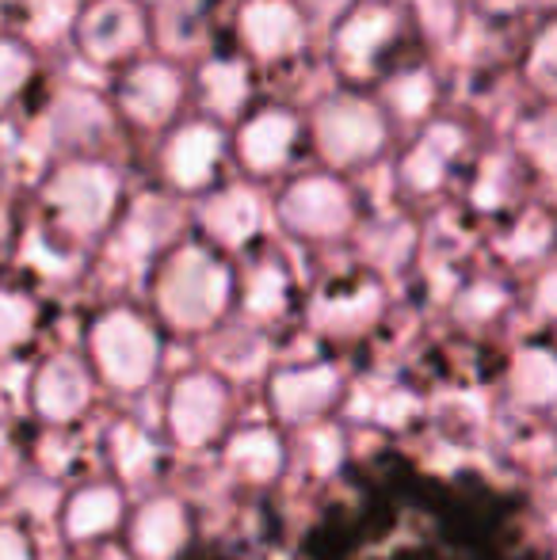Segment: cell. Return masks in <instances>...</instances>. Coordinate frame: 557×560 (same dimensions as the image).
I'll return each mask as SVG.
<instances>
[{
	"label": "cell",
	"instance_id": "6da1fadb",
	"mask_svg": "<svg viewBox=\"0 0 557 560\" xmlns=\"http://www.w3.org/2000/svg\"><path fill=\"white\" fill-rule=\"evenodd\" d=\"M130 195L119 156H61L38 176V214L46 236L84 252L107 236Z\"/></svg>",
	"mask_w": 557,
	"mask_h": 560
},
{
	"label": "cell",
	"instance_id": "7a4b0ae2",
	"mask_svg": "<svg viewBox=\"0 0 557 560\" xmlns=\"http://www.w3.org/2000/svg\"><path fill=\"white\" fill-rule=\"evenodd\" d=\"M302 104L310 161L356 179L367 172H386L397 149V130L371 89L321 81L310 96H302Z\"/></svg>",
	"mask_w": 557,
	"mask_h": 560
},
{
	"label": "cell",
	"instance_id": "3957f363",
	"mask_svg": "<svg viewBox=\"0 0 557 560\" xmlns=\"http://www.w3.org/2000/svg\"><path fill=\"white\" fill-rule=\"evenodd\" d=\"M489 122L462 107H446L436 118H428L413 133L397 141L390 156V195L405 207H428V202L459 199L462 179L474 164L477 149L485 145Z\"/></svg>",
	"mask_w": 557,
	"mask_h": 560
},
{
	"label": "cell",
	"instance_id": "277c9868",
	"mask_svg": "<svg viewBox=\"0 0 557 560\" xmlns=\"http://www.w3.org/2000/svg\"><path fill=\"white\" fill-rule=\"evenodd\" d=\"M222 38L237 46L276 92L302 96L298 89H305L310 96L317 89L310 81L325 77L317 54L321 38L294 0H230Z\"/></svg>",
	"mask_w": 557,
	"mask_h": 560
},
{
	"label": "cell",
	"instance_id": "5b68a950",
	"mask_svg": "<svg viewBox=\"0 0 557 560\" xmlns=\"http://www.w3.org/2000/svg\"><path fill=\"white\" fill-rule=\"evenodd\" d=\"M367 195L356 176H344L317 161L298 164L271 184V225L298 244H340L351 241L363 222Z\"/></svg>",
	"mask_w": 557,
	"mask_h": 560
},
{
	"label": "cell",
	"instance_id": "8992f818",
	"mask_svg": "<svg viewBox=\"0 0 557 560\" xmlns=\"http://www.w3.org/2000/svg\"><path fill=\"white\" fill-rule=\"evenodd\" d=\"M153 305L164 325L176 328H210L222 320L233 298V271L225 252L202 236L184 233L156 256L153 264Z\"/></svg>",
	"mask_w": 557,
	"mask_h": 560
},
{
	"label": "cell",
	"instance_id": "52a82bcc",
	"mask_svg": "<svg viewBox=\"0 0 557 560\" xmlns=\"http://www.w3.org/2000/svg\"><path fill=\"white\" fill-rule=\"evenodd\" d=\"M413 31L397 0H356L321 35L317 54L325 81L371 89L402 54L413 50Z\"/></svg>",
	"mask_w": 557,
	"mask_h": 560
},
{
	"label": "cell",
	"instance_id": "ba28073f",
	"mask_svg": "<svg viewBox=\"0 0 557 560\" xmlns=\"http://www.w3.org/2000/svg\"><path fill=\"white\" fill-rule=\"evenodd\" d=\"M310 161L302 96L268 89L241 118L230 122V168L271 187Z\"/></svg>",
	"mask_w": 557,
	"mask_h": 560
},
{
	"label": "cell",
	"instance_id": "9c48e42d",
	"mask_svg": "<svg viewBox=\"0 0 557 560\" xmlns=\"http://www.w3.org/2000/svg\"><path fill=\"white\" fill-rule=\"evenodd\" d=\"M107 100L119 115L123 133L153 141L179 115L192 112V84H187V61L153 50L138 54L135 61L107 73Z\"/></svg>",
	"mask_w": 557,
	"mask_h": 560
},
{
	"label": "cell",
	"instance_id": "30bf717a",
	"mask_svg": "<svg viewBox=\"0 0 557 560\" xmlns=\"http://www.w3.org/2000/svg\"><path fill=\"white\" fill-rule=\"evenodd\" d=\"M149 172L161 191L192 202L230 176V126L199 112L179 115L149 141Z\"/></svg>",
	"mask_w": 557,
	"mask_h": 560
},
{
	"label": "cell",
	"instance_id": "8fae6325",
	"mask_svg": "<svg viewBox=\"0 0 557 560\" xmlns=\"http://www.w3.org/2000/svg\"><path fill=\"white\" fill-rule=\"evenodd\" d=\"M123 138L119 115L104 89L92 84H61L50 92L46 107L35 118L31 149L38 153L43 168L61 156H115Z\"/></svg>",
	"mask_w": 557,
	"mask_h": 560
},
{
	"label": "cell",
	"instance_id": "7c38bea8",
	"mask_svg": "<svg viewBox=\"0 0 557 560\" xmlns=\"http://www.w3.org/2000/svg\"><path fill=\"white\" fill-rule=\"evenodd\" d=\"M187 214L195 236L222 252H245L271 229V187L230 172L210 191L187 202Z\"/></svg>",
	"mask_w": 557,
	"mask_h": 560
},
{
	"label": "cell",
	"instance_id": "4fadbf2b",
	"mask_svg": "<svg viewBox=\"0 0 557 560\" xmlns=\"http://www.w3.org/2000/svg\"><path fill=\"white\" fill-rule=\"evenodd\" d=\"M69 46L92 73H115L153 46L149 38V8L141 0H84L77 12Z\"/></svg>",
	"mask_w": 557,
	"mask_h": 560
},
{
	"label": "cell",
	"instance_id": "5bb4252c",
	"mask_svg": "<svg viewBox=\"0 0 557 560\" xmlns=\"http://www.w3.org/2000/svg\"><path fill=\"white\" fill-rule=\"evenodd\" d=\"M371 92L379 96L382 112L394 122L397 141L417 130V126H423L428 118H436L439 112L451 107V77H446L443 58L420 50V46L402 54V58L371 84Z\"/></svg>",
	"mask_w": 557,
	"mask_h": 560
},
{
	"label": "cell",
	"instance_id": "9a60e30c",
	"mask_svg": "<svg viewBox=\"0 0 557 560\" xmlns=\"http://www.w3.org/2000/svg\"><path fill=\"white\" fill-rule=\"evenodd\" d=\"M89 354L100 377L115 389H141L156 370V332L130 305H112L89 328Z\"/></svg>",
	"mask_w": 557,
	"mask_h": 560
},
{
	"label": "cell",
	"instance_id": "2e32d148",
	"mask_svg": "<svg viewBox=\"0 0 557 560\" xmlns=\"http://www.w3.org/2000/svg\"><path fill=\"white\" fill-rule=\"evenodd\" d=\"M187 84H192V112L218 118L225 126L268 92L260 69L225 38L202 50L195 61H187Z\"/></svg>",
	"mask_w": 557,
	"mask_h": 560
},
{
	"label": "cell",
	"instance_id": "e0dca14e",
	"mask_svg": "<svg viewBox=\"0 0 557 560\" xmlns=\"http://www.w3.org/2000/svg\"><path fill=\"white\" fill-rule=\"evenodd\" d=\"M538 179L531 176L527 164L515 156V149L508 145L500 133H489L485 145L477 149L474 164H469L466 179H462L459 191V207L469 210L474 218H485V222H497L508 210L523 207L527 199H535Z\"/></svg>",
	"mask_w": 557,
	"mask_h": 560
},
{
	"label": "cell",
	"instance_id": "ac0fdd59",
	"mask_svg": "<svg viewBox=\"0 0 557 560\" xmlns=\"http://www.w3.org/2000/svg\"><path fill=\"white\" fill-rule=\"evenodd\" d=\"M225 4L230 0H153L149 4L153 50L179 61H195L202 50L222 43Z\"/></svg>",
	"mask_w": 557,
	"mask_h": 560
},
{
	"label": "cell",
	"instance_id": "d6986e66",
	"mask_svg": "<svg viewBox=\"0 0 557 560\" xmlns=\"http://www.w3.org/2000/svg\"><path fill=\"white\" fill-rule=\"evenodd\" d=\"M23 397H27V408L43 423H69L89 408L92 377L77 354L54 351L27 374Z\"/></svg>",
	"mask_w": 557,
	"mask_h": 560
},
{
	"label": "cell",
	"instance_id": "ffe728a7",
	"mask_svg": "<svg viewBox=\"0 0 557 560\" xmlns=\"http://www.w3.org/2000/svg\"><path fill=\"white\" fill-rule=\"evenodd\" d=\"M497 133L515 149L538 187H557V100H538L523 92L504 115Z\"/></svg>",
	"mask_w": 557,
	"mask_h": 560
},
{
	"label": "cell",
	"instance_id": "44dd1931",
	"mask_svg": "<svg viewBox=\"0 0 557 560\" xmlns=\"http://www.w3.org/2000/svg\"><path fill=\"white\" fill-rule=\"evenodd\" d=\"M515 77L527 96L557 100V8H538L520 31Z\"/></svg>",
	"mask_w": 557,
	"mask_h": 560
},
{
	"label": "cell",
	"instance_id": "7402d4cb",
	"mask_svg": "<svg viewBox=\"0 0 557 560\" xmlns=\"http://www.w3.org/2000/svg\"><path fill=\"white\" fill-rule=\"evenodd\" d=\"M397 4L409 20L413 43L436 58H446L477 20L469 0H397Z\"/></svg>",
	"mask_w": 557,
	"mask_h": 560
},
{
	"label": "cell",
	"instance_id": "603a6c76",
	"mask_svg": "<svg viewBox=\"0 0 557 560\" xmlns=\"http://www.w3.org/2000/svg\"><path fill=\"white\" fill-rule=\"evenodd\" d=\"M497 233V252L512 264H527V259H543L557 241V210L546 207L543 199H527L523 207L508 210Z\"/></svg>",
	"mask_w": 557,
	"mask_h": 560
},
{
	"label": "cell",
	"instance_id": "cb8c5ba5",
	"mask_svg": "<svg viewBox=\"0 0 557 560\" xmlns=\"http://www.w3.org/2000/svg\"><path fill=\"white\" fill-rule=\"evenodd\" d=\"M123 515V500L112 485H89L73 492L61 508V534L69 541H92L107 534Z\"/></svg>",
	"mask_w": 557,
	"mask_h": 560
},
{
	"label": "cell",
	"instance_id": "d4e9b609",
	"mask_svg": "<svg viewBox=\"0 0 557 560\" xmlns=\"http://www.w3.org/2000/svg\"><path fill=\"white\" fill-rule=\"evenodd\" d=\"M222 389L210 377H184L172 393V428L184 443H202L218 428Z\"/></svg>",
	"mask_w": 557,
	"mask_h": 560
},
{
	"label": "cell",
	"instance_id": "484cf974",
	"mask_svg": "<svg viewBox=\"0 0 557 560\" xmlns=\"http://www.w3.org/2000/svg\"><path fill=\"white\" fill-rule=\"evenodd\" d=\"M81 4L84 0H20L15 4V35L35 50L69 43Z\"/></svg>",
	"mask_w": 557,
	"mask_h": 560
},
{
	"label": "cell",
	"instance_id": "4316f807",
	"mask_svg": "<svg viewBox=\"0 0 557 560\" xmlns=\"http://www.w3.org/2000/svg\"><path fill=\"white\" fill-rule=\"evenodd\" d=\"M38 302L20 287H0V362H12L38 332Z\"/></svg>",
	"mask_w": 557,
	"mask_h": 560
},
{
	"label": "cell",
	"instance_id": "83f0119b",
	"mask_svg": "<svg viewBox=\"0 0 557 560\" xmlns=\"http://www.w3.org/2000/svg\"><path fill=\"white\" fill-rule=\"evenodd\" d=\"M179 538H184V518H179L176 503L156 500L149 503L135 523V549L146 560H164L176 553Z\"/></svg>",
	"mask_w": 557,
	"mask_h": 560
},
{
	"label": "cell",
	"instance_id": "f1b7e54d",
	"mask_svg": "<svg viewBox=\"0 0 557 560\" xmlns=\"http://www.w3.org/2000/svg\"><path fill=\"white\" fill-rule=\"evenodd\" d=\"M38 73V50L20 35H0V118L12 112Z\"/></svg>",
	"mask_w": 557,
	"mask_h": 560
},
{
	"label": "cell",
	"instance_id": "f546056e",
	"mask_svg": "<svg viewBox=\"0 0 557 560\" xmlns=\"http://www.w3.org/2000/svg\"><path fill=\"white\" fill-rule=\"evenodd\" d=\"M379 313H382V294L374 282H359L356 294H328L313 305V317H317L325 328H336V332L371 325Z\"/></svg>",
	"mask_w": 557,
	"mask_h": 560
},
{
	"label": "cell",
	"instance_id": "4dcf8cb0",
	"mask_svg": "<svg viewBox=\"0 0 557 560\" xmlns=\"http://www.w3.org/2000/svg\"><path fill=\"white\" fill-rule=\"evenodd\" d=\"M287 294H290V271L282 259H260V264L248 271L245 282V305L253 317H276L287 310Z\"/></svg>",
	"mask_w": 557,
	"mask_h": 560
},
{
	"label": "cell",
	"instance_id": "1f68e13d",
	"mask_svg": "<svg viewBox=\"0 0 557 560\" xmlns=\"http://www.w3.org/2000/svg\"><path fill=\"white\" fill-rule=\"evenodd\" d=\"M336 389V374L325 366L317 370H298V374H282L276 382V400L287 408L290 416H305L313 408H321V400H328Z\"/></svg>",
	"mask_w": 557,
	"mask_h": 560
},
{
	"label": "cell",
	"instance_id": "d6a6232c",
	"mask_svg": "<svg viewBox=\"0 0 557 560\" xmlns=\"http://www.w3.org/2000/svg\"><path fill=\"white\" fill-rule=\"evenodd\" d=\"M515 385H520V393L531 400L557 397V359L546 351H527L515 362Z\"/></svg>",
	"mask_w": 557,
	"mask_h": 560
},
{
	"label": "cell",
	"instance_id": "836d02e7",
	"mask_svg": "<svg viewBox=\"0 0 557 560\" xmlns=\"http://www.w3.org/2000/svg\"><path fill=\"white\" fill-rule=\"evenodd\" d=\"M469 8H474V15H481V20L515 27V23H527L531 15L543 8V0H469Z\"/></svg>",
	"mask_w": 557,
	"mask_h": 560
},
{
	"label": "cell",
	"instance_id": "e575fe53",
	"mask_svg": "<svg viewBox=\"0 0 557 560\" xmlns=\"http://www.w3.org/2000/svg\"><path fill=\"white\" fill-rule=\"evenodd\" d=\"M112 454H115V462H119L123 472H135L138 477V472L149 465V457H153V446H149L135 428H115Z\"/></svg>",
	"mask_w": 557,
	"mask_h": 560
},
{
	"label": "cell",
	"instance_id": "d590c367",
	"mask_svg": "<svg viewBox=\"0 0 557 560\" xmlns=\"http://www.w3.org/2000/svg\"><path fill=\"white\" fill-rule=\"evenodd\" d=\"M0 560H35V541L15 518H0Z\"/></svg>",
	"mask_w": 557,
	"mask_h": 560
},
{
	"label": "cell",
	"instance_id": "8d00e7d4",
	"mask_svg": "<svg viewBox=\"0 0 557 560\" xmlns=\"http://www.w3.org/2000/svg\"><path fill=\"white\" fill-rule=\"evenodd\" d=\"M294 4L302 8V15L313 23V31H317V38H321L356 0H294Z\"/></svg>",
	"mask_w": 557,
	"mask_h": 560
},
{
	"label": "cell",
	"instance_id": "74e56055",
	"mask_svg": "<svg viewBox=\"0 0 557 560\" xmlns=\"http://www.w3.org/2000/svg\"><path fill=\"white\" fill-rule=\"evenodd\" d=\"M237 457H253V469L256 477H268L271 469L279 465V450L271 443L268 435H256V439H241L237 450H233Z\"/></svg>",
	"mask_w": 557,
	"mask_h": 560
},
{
	"label": "cell",
	"instance_id": "f35d334b",
	"mask_svg": "<svg viewBox=\"0 0 557 560\" xmlns=\"http://www.w3.org/2000/svg\"><path fill=\"white\" fill-rule=\"evenodd\" d=\"M538 310L543 313H557V267L538 279Z\"/></svg>",
	"mask_w": 557,
	"mask_h": 560
},
{
	"label": "cell",
	"instance_id": "ab89813d",
	"mask_svg": "<svg viewBox=\"0 0 557 560\" xmlns=\"http://www.w3.org/2000/svg\"><path fill=\"white\" fill-rule=\"evenodd\" d=\"M12 229H15V218H12V207H8L4 191H0V248L12 241Z\"/></svg>",
	"mask_w": 557,
	"mask_h": 560
},
{
	"label": "cell",
	"instance_id": "60d3db41",
	"mask_svg": "<svg viewBox=\"0 0 557 560\" xmlns=\"http://www.w3.org/2000/svg\"><path fill=\"white\" fill-rule=\"evenodd\" d=\"M141 4H146V8H149V4H153V0H141Z\"/></svg>",
	"mask_w": 557,
	"mask_h": 560
}]
</instances>
